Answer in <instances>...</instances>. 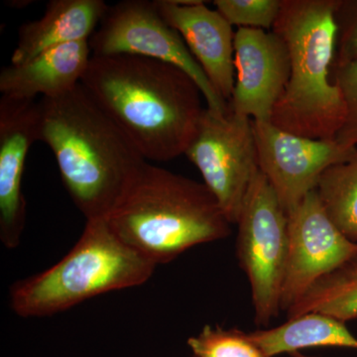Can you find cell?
I'll use <instances>...</instances> for the list:
<instances>
[{
    "mask_svg": "<svg viewBox=\"0 0 357 357\" xmlns=\"http://www.w3.org/2000/svg\"><path fill=\"white\" fill-rule=\"evenodd\" d=\"M81 84L146 161L184 155L206 109L189 75L153 59L91 56Z\"/></svg>",
    "mask_w": 357,
    "mask_h": 357,
    "instance_id": "6da1fadb",
    "label": "cell"
},
{
    "mask_svg": "<svg viewBox=\"0 0 357 357\" xmlns=\"http://www.w3.org/2000/svg\"><path fill=\"white\" fill-rule=\"evenodd\" d=\"M38 107L40 141L75 206L86 220L107 218L148 161L81 84Z\"/></svg>",
    "mask_w": 357,
    "mask_h": 357,
    "instance_id": "7a4b0ae2",
    "label": "cell"
},
{
    "mask_svg": "<svg viewBox=\"0 0 357 357\" xmlns=\"http://www.w3.org/2000/svg\"><path fill=\"white\" fill-rule=\"evenodd\" d=\"M105 220L124 243L156 266L231 232V223L204 183L149 162Z\"/></svg>",
    "mask_w": 357,
    "mask_h": 357,
    "instance_id": "3957f363",
    "label": "cell"
},
{
    "mask_svg": "<svg viewBox=\"0 0 357 357\" xmlns=\"http://www.w3.org/2000/svg\"><path fill=\"white\" fill-rule=\"evenodd\" d=\"M338 6L340 0H282L272 31L287 46L290 77L270 121L282 130L335 139L344 124V96L331 79Z\"/></svg>",
    "mask_w": 357,
    "mask_h": 357,
    "instance_id": "277c9868",
    "label": "cell"
},
{
    "mask_svg": "<svg viewBox=\"0 0 357 357\" xmlns=\"http://www.w3.org/2000/svg\"><path fill=\"white\" fill-rule=\"evenodd\" d=\"M156 265L124 243L105 218L86 220L79 241L53 266L16 282L10 307L21 318H45L84 301L146 283Z\"/></svg>",
    "mask_w": 357,
    "mask_h": 357,
    "instance_id": "5b68a950",
    "label": "cell"
},
{
    "mask_svg": "<svg viewBox=\"0 0 357 357\" xmlns=\"http://www.w3.org/2000/svg\"><path fill=\"white\" fill-rule=\"evenodd\" d=\"M236 225L237 257L250 284L255 323L266 326L281 311L289 250L288 215L260 170L249 185Z\"/></svg>",
    "mask_w": 357,
    "mask_h": 357,
    "instance_id": "8992f818",
    "label": "cell"
},
{
    "mask_svg": "<svg viewBox=\"0 0 357 357\" xmlns=\"http://www.w3.org/2000/svg\"><path fill=\"white\" fill-rule=\"evenodd\" d=\"M89 42L93 56H137L176 66L198 84L208 109L220 114L229 110L181 35L162 17L155 0L109 6Z\"/></svg>",
    "mask_w": 357,
    "mask_h": 357,
    "instance_id": "52a82bcc",
    "label": "cell"
},
{
    "mask_svg": "<svg viewBox=\"0 0 357 357\" xmlns=\"http://www.w3.org/2000/svg\"><path fill=\"white\" fill-rule=\"evenodd\" d=\"M184 155L198 168L227 220L237 223L259 170L252 119L229 107L220 114L206 107Z\"/></svg>",
    "mask_w": 357,
    "mask_h": 357,
    "instance_id": "ba28073f",
    "label": "cell"
},
{
    "mask_svg": "<svg viewBox=\"0 0 357 357\" xmlns=\"http://www.w3.org/2000/svg\"><path fill=\"white\" fill-rule=\"evenodd\" d=\"M289 250L281 293L287 312L321 278L357 257V243L328 217L317 190L287 213Z\"/></svg>",
    "mask_w": 357,
    "mask_h": 357,
    "instance_id": "9c48e42d",
    "label": "cell"
},
{
    "mask_svg": "<svg viewBox=\"0 0 357 357\" xmlns=\"http://www.w3.org/2000/svg\"><path fill=\"white\" fill-rule=\"evenodd\" d=\"M258 168L286 213L318 187L331 167L344 163L357 147L335 139H312L282 130L271 122L253 121Z\"/></svg>",
    "mask_w": 357,
    "mask_h": 357,
    "instance_id": "30bf717a",
    "label": "cell"
},
{
    "mask_svg": "<svg viewBox=\"0 0 357 357\" xmlns=\"http://www.w3.org/2000/svg\"><path fill=\"white\" fill-rule=\"evenodd\" d=\"M234 69L236 84L229 109L252 121L270 122L290 77L285 42L272 30L237 28Z\"/></svg>",
    "mask_w": 357,
    "mask_h": 357,
    "instance_id": "8fae6325",
    "label": "cell"
},
{
    "mask_svg": "<svg viewBox=\"0 0 357 357\" xmlns=\"http://www.w3.org/2000/svg\"><path fill=\"white\" fill-rule=\"evenodd\" d=\"M40 141L36 100L0 98V239L6 248L20 245L26 222L22 192L26 158Z\"/></svg>",
    "mask_w": 357,
    "mask_h": 357,
    "instance_id": "7c38bea8",
    "label": "cell"
},
{
    "mask_svg": "<svg viewBox=\"0 0 357 357\" xmlns=\"http://www.w3.org/2000/svg\"><path fill=\"white\" fill-rule=\"evenodd\" d=\"M159 13L184 40L218 95L227 103L236 84L232 26L201 0H155Z\"/></svg>",
    "mask_w": 357,
    "mask_h": 357,
    "instance_id": "4fadbf2b",
    "label": "cell"
},
{
    "mask_svg": "<svg viewBox=\"0 0 357 357\" xmlns=\"http://www.w3.org/2000/svg\"><path fill=\"white\" fill-rule=\"evenodd\" d=\"M89 40L49 49L0 72V93L16 100H36L65 95L81 84L91 54Z\"/></svg>",
    "mask_w": 357,
    "mask_h": 357,
    "instance_id": "5bb4252c",
    "label": "cell"
},
{
    "mask_svg": "<svg viewBox=\"0 0 357 357\" xmlns=\"http://www.w3.org/2000/svg\"><path fill=\"white\" fill-rule=\"evenodd\" d=\"M107 7L102 0H52L41 18L20 28L11 64H21L55 47L89 40Z\"/></svg>",
    "mask_w": 357,
    "mask_h": 357,
    "instance_id": "9a60e30c",
    "label": "cell"
},
{
    "mask_svg": "<svg viewBox=\"0 0 357 357\" xmlns=\"http://www.w3.org/2000/svg\"><path fill=\"white\" fill-rule=\"evenodd\" d=\"M249 337L267 357L317 347L357 349V338L344 321L321 312H309L276 328L249 333Z\"/></svg>",
    "mask_w": 357,
    "mask_h": 357,
    "instance_id": "2e32d148",
    "label": "cell"
},
{
    "mask_svg": "<svg viewBox=\"0 0 357 357\" xmlns=\"http://www.w3.org/2000/svg\"><path fill=\"white\" fill-rule=\"evenodd\" d=\"M288 319L321 312L347 323L357 319V257L317 282L288 310Z\"/></svg>",
    "mask_w": 357,
    "mask_h": 357,
    "instance_id": "e0dca14e",
    "label": "cell"
},
{
    "mask_svg": "<svg viewBox=\"0 0 357 357\" xmlns=\"http://www.w3.org/2000/svg\"><path fill=\"white\" fill-rule=\"evenodd\" d=\"M316 190L331 220L357 243V149L351 159L328 168Z\"/></svg>",
    "mask_w": 357,
    "mask_h": 357,
    "instance_id": "ac0fdd59",
    "label": "cell"
},
{
    "mask_svg": "<svg viewBox=\"0 0 357 357\" xmlns=\"http://www.w3.org/2000/svg\"><path fill=\"white\" fill-rule=\"evenodd\" d=\"M188 345L195 357H267L249 333L236 328L206 326L198 335L188 340Z\"/></svg>",
    "mask_w": 357,
    "mask_h": 357,
    "instance_id": "d6986e66",
    "label": "cell"
},
{
    "mask_svg": "<svg viewBox=\"0 0 357 357\" xmlns=\"http://www.w3.org/2000/svg\"><path fill=\"white\" fill-rule=\"evenodd\" d=\"M213 4L231 26L271 31L282 0H215Z\"/></svg>",
    "mask_w": 357,
    "mask_h": 357,
    "instance_id": "ffe728a7",
    "label": "cell"
},
{
    "mask_svg": "<svg viewBox=\"0 0 357 357\" xmlns=\"http://www.w3.org/2000/svg\"><path fill=\"white\" fill-rule=\"evenodd\" d=\"M333 81L342 91L345 117L335 139L347 146L357 147V61L333 65Z\"/></svg>",
    "mask_w": 357,
    "mask_h": 357,
    "instance_id": "44dd1931",
    "label": "cell"
},
{
    "mask_svg": "<svg viewBox=\"0 0 357 357\" xmlns=\"http://www.w3.org/2000/svg\"><path fill=\"white\" fill-rule=\"evenodd\" d=\"M337 22V42L333 65L356 62L357 61V0H340Z\"/></svg>",
    "mask_w": 357,
    "mask_h": 357,
    "instance_id": "7402d4cb",
    "label": "cell"
}]
</instances>
